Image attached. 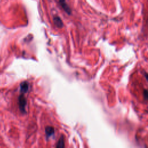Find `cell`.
<instances>
[{"label": "cell", "instance_id": "cell-1", "mask_svg": "<svg viewBox=\"0 0 148 148\" xmlns=\"http://www.w3.org/2000/svg\"><path fill=\"white\" fill-rule=\"evenodd\" d=\"M27 105V100L25 98L24 94L22 93L19 97V106L20 111L23 113H26V107Z\"/></svg>", "mask_w": 148, "mask_h": 148}, {"label": "cell", "instance_id": "cell-4", "mask_svg": "<svg viewBox=\"0 0 148 148\" xmlns=\"http://www.w3.org/2000/svg\"><path fill=\"white\" fill-rule=\"evenodd\" d=\"M53 22L55 25L58 28H61L63 27V22L61 20V18L59 16H55L53 18Z\"/></svg>", "mask_w": 148, "mask_h": 148}, {"label": "cell", "instance_id": "cell-5", "mask_svg": "<svg viewBox=\"0 0 148 148\" xmlns=\"http://www.w3.org/2000/svg\"><path fill=\"white\" fill-rule=\"evenodd\" d=\"M45 133L48 137H50L55 134V129L53 127L48 126L45 128Z\"/></svg>", "mask_w": 148, "mask_h": 148}, {"label": "cell", "instance_id": "cell-7", "mask_svg": "<svg viewBox=\"0 0 148 148\" xmlns=\"http://www.w3.org/2000/svg\"><path fill=\"white\" fill-rule=\"evenodd\" d=\"M144 94H145V98L146 100L147 99V91L146 90H145V92H144Z\"/></svg>", "mask_w": 148, "mask_h": 148}, {"label": "cell", "instance_id": "cell-3", "mask_svg": "<svg viewBox=\"0 0 148 148\" xmlns=\"http://www.w3.org/2000/svg\"><path fill=\"white\" fill-rule=\"evenodd\" d=\"M20 92L23 94L26 93L29 89V83L27 82H23L22 83H21L20 84Z\"/></svg>", "mask_w": 148, "mask_h": 148}, {"label": "cell", "instance_id": "cell-6", "mask_svg": "<svg viewBox=\"0 0 148 148\" xmlns=\"http://www.w3.org/2000/svg\"><path fill=\"white\" fill-rule=\"evenodd\" d=\"M65 146V142H64V139L63 136H62L60 139L59 142H57V144L56 145L57 147H64Z\"/></svg>", "mask_w": 148, "mask_h": 148}, {"label": "cell", "instance_id": "cell-2", "mask_svg": "<svg viewBox=\"0 0 148 148\" xmlns=\"http://www.w3.org/2000/svg\"><path fill=\"white\" fill-rule=\"evenodd\" d=\"M59 3H60V4L61 5V7L63 8V9L64 10V11L68 15H71V10L70 9L69 5L66 3L65 0H59Z\"/></svg>", "mask_w": 148, "mask_h": 148}]
</instances>
